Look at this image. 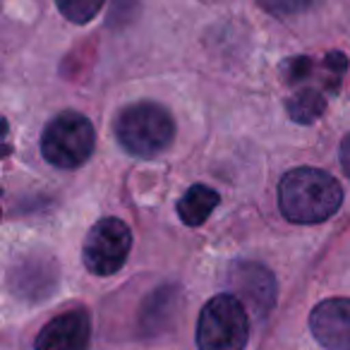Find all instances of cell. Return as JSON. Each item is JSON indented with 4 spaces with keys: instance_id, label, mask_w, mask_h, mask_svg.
Returning <instances> with one entry per match:
<instances>
[{
    "instance_id": "1",
    "label": "cell",
    "mask_w": 350,
    "mask_h": 350,
    "mask_svg": "<svg viewBox=\"0 0 350 350\" xmlns=\"http://www.w3.org/2000/svg\"><path fill=\"white\" fill-rule=\"evenodd\" d=\"M343 204V187L319 168H295L278 185V206L291 224H321Z\"/></svg>"
},
{
    "instance_id": "2",
    "label": "cell",
    "mask_w": 350,
    "mask_h": 350,
    "mask_svg": "<svg viewBox=\"0 0 350 350\" xmlns=\"http://www.w3.org/2000/svg\"><path fill=\"white\" fill-rule=\"evenodd\" d=\"M113 132L127 154L154 159L173 144L175 120L161 103L137 101L118 113Z\"/></svg>"
},
{
    "instance_id": "3",
    "label": "cell",
    "mask_w": 350,
    "mask_h": 350,
    "mask_svg": "<svg viewBox=\"0 0 350 350\" xmlns=\"http://www.w3.org/2000/svg\"><path fill=\"white\" fill-rule=\"evenodd\" d=\"M250 338L247 310L238 295L221 293L200 312L197 345L200 350H245Z\"/></svg>"
},
{
    "instance_id": "4",
    "label": "cell",
    "mask_w": 350,
    "mask_h": 350,
    "mask_svg": "<svg viewBox=\"0 0 350 350\" xmlns=\"http://www.w3.org/2000/svg\"><path fill=\"white\" fill-rule=\"evenodd\" d=\"M96 146V132L87 116L77 111L58 113L53 120L46 125L41 137V154L55 168H77Z\"/></svg>"
},
{
    "instance_id": "5",
    "label": "cell",
    "mask_w": 350,
    "mask_h": 350,
    "mask_svg": "<svg viewBox=\"0 0 350 350\" xmlns=\"http://www.w3.org/2000/svg\"><path fill=\"white\" fill-rule=\"evenodd\" d=\"M132 250V233L120 219H101L84 238V267L96 276H111L125 267Z\"/></svg>"
},
{
    "instance_id": "6",
    "label": "cell",
    "mask_w": 350,
    "mask_h": 350,
    "mask_svg": "<svg viewBox=\"0 0 350 350\" xmlns=\"http://www.w3.org/2000/svg\"><path fill=\"white\" fill-rule=\"evenodd\" d=\"M92 340V317L84 307H75L41 329L36 336V350H87Z\"/></svg>"
},
{
    "instance_id": "7",
    "label": "cell",
    "mask_w": 350,
    "mask_h": 350,
    "mask_svg": "<svg viewBox=\"0 0 350 350\" xmlns=\"http://www.w3.org/2000/svg\"><path fill=\"white\" fill-rule=\"evenodd\" d=\"M310 329L326 350H350V297H331L312 310Z\"/></svg>"
},
{
    "instance_id": "8",
    "label": "cell",
    "mask_w": 350,
    "mask_h": 350,
    "mask_svg": "<svg viewBox=\"0 0 350 350\" xmlns=\"http://www.w3.org/2000/svg\"><path fill=\"white\" fill-rule=\"evenodd\" d=\"M233 286L240 300L250 305V310H254L259 317H264L273 307L276 281H273V273L259 264H238L233 271Z\"/></svg>"
},
{
    "instance_id": "9",
    "label": "cell",
    "mask_w": 350,
    "mask_h": 350,
    "mask_svg": "<svg viewBox=\"0 0 350 350\" xmlns=\"http://www.w3.org/2000/svg\"><path fill=\"white\" fill-rule=\"evenodd\" d=\"M216 206H219V195H216V190H211V187H206V185H192L190 190L180 197V202H178V214H180L183 224L197 228V226H202L209 219Z\"/></svg>"
},
{
    "instance_id": "10",
    "label": "cell",
    "mask_w": 350,
    "mask_h": 350,
    "mask_svg": "<svg viewBox=\"0 0 350 350\" xmlns=\"http://www.w3.org/2000/svg\"><path fill=\"white\" fill-rule=\"evenodd\" d=\"M286 111H288V116H291L295 122H300V125L317 122L326 111V98L319 89L302 87V89H297L295 94L288 96Z\"/></svg>"
},
{
    "instance_id": "11",
    "label": "cell",
    "mask_w": 350,
    "mask_h": 350,
    "mask_svg": "<svg viewBox=\"0 0 350 350\" xmlns=\"http://www.w3.org/2000/svg\"><path fill=\"white\" fill-rule=\"evenodd\" d=\"M106 0H55L58 10L63 12L65 20L75 25H87L96 17V12L103 8Z\"/></svg>"
},
{
    "instance_id": "12",
    "label": "cell",
    "mask_w": 350,
    "mask_h": 350,
    "mask_svg": "<svg viewBox=\"0 0 350 350\" xmlns=\"http://www.w3.org/2000/svg\"><path fill=\"white\" fill-rule=\"evenodd\" d=\"M319 0H259V5L276 17H293L307 12Z\"/></svg>"
},
{
    "instance_id": "13",
    "label": "cell",
    "mask_w": 350,
    "mask_h": 350,
    "mask_svg": "<svg viewBox=\"0 0 350 350\" xmlns=\"http://www.w3.org/2000/svg\"><path fill=\"white\" fill-rule=\"evenodd\" d=\"M340 165H343L345 175L350 178V132L340 142Z\"/></svg>"
}]
</instances>
